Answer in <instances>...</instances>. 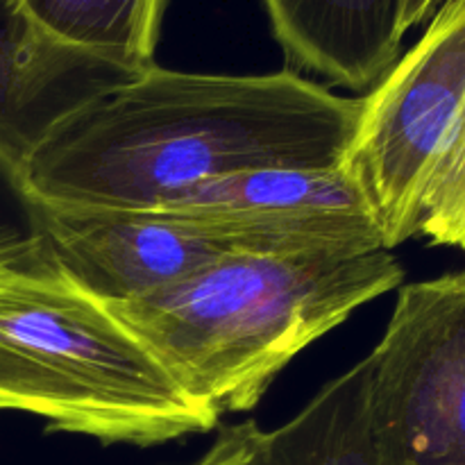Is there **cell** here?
<instances>
[{
    "instance_id": "7a4b0ae2",
    "label": "cell",
    "mask_w": 465,
    "mask_h": 465,
    "mask_svg": "<svg viewBox=\"0 0 465 465\" xmlns=\"http://www.w3.org/2000/svg\"><path fill=\"white\" fill-rule=\"evenodd\" d=\"M402 280L391 250L232 254L104 307L191 400L223 416L257 407L304 348Z\"/></svg>"
},
{
    "instance_id": "9a60e30c",
    "label": "cell",
    "mask_w": 465,
    "mask_h": 465,
    "mask_svg": "<svg viewBox=\"0 0 465 465\" xmlns=\"http://www.w3.org/2000/svg\"><path fill=\"white\" fill-rule=\"evenodd\" d=\"M439 7V0H404V14H402V27L409 32L411 27L425 23L431 14Z\"/></svg>"
},
{
    "instance_id": "5b68a950",
    "label": "cell",
    "mask_w": 465,
    "mask_h": 465,
    "mask_svg": "<svg viewBox=\"0 0 465 465\" xmlns=\"http://www.w3.org/2000/svg\"><path fill=\"white\" fill-rule=\"evenodd\" d=\"M363 361L377 465H465V272L402 286Z\"/></svg>"
},
{
    "instance_id": "7c38bea8",
    "label": "cell",
    "mask_w": 465,
    "mask_h": 465,
    "mask_svg": "<svg viewBox=\"0 0 465 465\" xmlns=\"http://www.w3.org/2000/svg\"><path fill=\"white\" fill-rule=\"evenodd\" d=\"M418 236L465 252V123L431 184Z\"/></svg>"
},
{
    "instance_id": "4fadbf2b",
    "label": "cell",
    "mask_w": 465,
    "mask_h": 465,
    "mask_svg": "<svg viewBox=\"0 0 465 465\" xmlns=\"http://www.w3.org/2000/svg\"><path fill=\"white\" fill-rule=\"evenodd\" d=\"M0 409L39 416L54 427L57 413L44 381L14 354L0 348Z\"/></svg>"
},
{
    "instance_id": "ba28073f",
    "label": "cell",
    "mask_w": 465,
    "mask_h": 465,
    "mask_svg": "<svg viewBox=\"0 0 465 465\" xmlns=\"http://www.w3.org/2000/svg\"><path fill=\"white\" fill-rule=\"evenodd\" d=\"M130 77L50 36L18 0H0V168L9 182L62 118Z\"/></svg>"
},
{
    "instance_id": "30bf717a",
    "label": "cell",
    "mask_w": 465,
    "mask_h": 465,
    "mask_svg": "<svg viewBox=\"0 0 465 465\" xmlns=\"http://www.w3.org/2000/svg\"><path fill=\"white\" fill-rule=\"evenodd\" d=\"M62 44L139 75L154 64L168 0H18Z\"/></svg>"
},
{
    "instance_id": "2e32d148",
    "label": "cell",
    "mask_w": 465,
    "mask_h": 465,
    "mask_svg": "<svg viewBox=\"0 0 465 465\" xmlns=\"http://www.w3.org/2000/svg\"><path fill=\"white\" fill-rule=\"evenodd\" d=\"M35 236V232H21L16 227L7 225V223H0V259L7 257V254L16 252L21 245H25L27 241Z\"/></svg>"
},
{
    "instance_id": "52a82bcc",
    "label": "cell",
    "mask_w": 465,
    "mask_h": 465,
    "mask_svg": "<svg viewBox=\"0 0 465 465\" xmlns=\"http://www.w3.org/2000/svg\"><path fill=\"white\" fill-rule=\"evenodd\" d=\"M154 209L250 232L300 252L384 250L371 204L343 163L232 173L189 186Z\"/></svg>"
},
{
    "instance_id": "277c9868",
    "label": "cell",
    "mask_w": 465,
    "mask_h": 465,
    "mask_svg": "<svg viewBox=\"0 0 465 465\" xmlns=\"http://www.w3.org/2000/svg\"><path fill=\"white\" fill-rule=\"evenodd\" d=\"M465 123V0H445L413 44L361 98L343 157L384 250L418 236L439 168Z\"/></svg>"
},
{
    "instance_id": "3957f363",
    "label": "cell",
    "mask_w": 465,
    "mask_h": 465,
    "mask_svg": "<svg viewBox=\"0 0 465 465\" xmlns=\"http://www.w3.org/2000/svg\"><path fill=\"white\" fill-rule=\"evenodd\" d=\"M0 348L44 381L57 413L53 430L145 448L212 431L221 418L54 266L36 230L0 259Z\"/></svg>"
},
{
    "instance_id": "5bb4252c",
    "label": "cell",
    "mask_w": 465,
    "mask_h": 465,
    "mask_svg": "<svg viewBox=\"0 0 465 465\" xmlns=\"http://www.w3.org/2000/svg\"><path fill=\"white\" fill-rule=\"evenodd\" d=\"M263 436L254 420L223 427L212 448L189 465H263Z\"/></svg>"
},
{
    "instance_id": "6da1fadb",
    "label": "cell",
    "mask_w": 465,
    "mask_h": 465,
    "mask_svg": "<svg viewBox=\"0 0 465 465\" xmlns=\"http://www.w3.org/2000/svg\"><path fill=\"white\" fill-rule=\"evenodd\" d=\"M359 107L289 71L153 66L62 118L14 186L27 204L143 212L232 173L341 166Z\"/></svg>"
},
{
    "instance_id": "9c48e42d",
    "label": "cell",
    "mask_w": 465,
    "mask_h": 465,
    "mask_svg": "<svg viewBox=\"0 0 465 465\" xmlns=\"http://www.w3.org/2000/svg\"><path fill=\"white\" fill-rule=\"evenodd\" d=\"M298 66L348 89L375 86L398 62L404 0H262Z\"/></svg>"
},
{
    "instance_id": "8fae6325",
    "label": "cell",
    "mask_w": 465,
    "mask_h": 465,
    "mask_svg": "<svg viewBox=\"0 0 465 465\" xmlns=\"http://www.w3.org/2000/svg\"><path fill=\"white\" fill-rule=\"evenodd\" d=\"M366 361L263 436V465H377L366 425Z\"/></svg>"
},
{
    "instance_id": "8992f818",
    "label": "cell",
    "mask_w": 465,
    "mask_h": 465,
    "mask_svg": "<svg viewBox=\"0 0 465 465\" xmlns=\"http://www.w3.org/2000/svg\"><path fill=\"white\" fill-rule=\"evenodd\" d=\"M27 207L54 266L103 304L143 298L232 254L300 252L250 232L162 209Z\"/></svg>"
}]
</instances>
